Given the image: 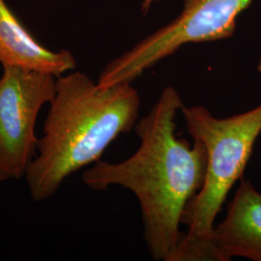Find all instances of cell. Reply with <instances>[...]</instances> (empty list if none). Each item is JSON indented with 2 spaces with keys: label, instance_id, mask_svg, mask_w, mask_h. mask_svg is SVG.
Returning <instances> with one entry per match:
<instances>
[{
  "label": "cell",
  "instance_id": "cell-1",
  "mask_svg": "<svg viewBox=\"0 0 261 261\" xmlns=\"http://www.w3.org/2000/svg\"><path fill=\"white\" fill-rule=\"evenodd\" d=\"M183 107L177 90L167 86L135 126L138 150L120 163L100 160L83 173V182L92 190L120 186L136 196L147 250L155 260L175 259L185 235L180 230L182 217L205 179L204 144L194 140L192 145L175 134Z\"/></svg>",
  "mask_w": 261,
  "mask_h": 261
},
{
  "label": "cell",
  "instance_id": "cell-2",
  "mask_svg": "<svg viewBox=\"0 0 261 261\" xmlns=\"http://www.w3.org/2000/svg\"><path fill=\"white\" fill-rule=\"evenodd\" d=\"M37 154L25 174L30 197L45 201L67 178L100 161L122 134L135 129L140 97L132 84L102 87L82 72L56 77Z\"/></svg>",
  "mask_w": 261,
  "mask_h": 261
},
{
  "label": "cell",
  "instance_id": "cell-3",
  "mask_svg": "<svg viewBox=\"0 0 261 261\" xmlns=\"http://www.w3.org/2000/svg\"><path fill=\"white\" fill-rule=\"evenodd\" d=\"M181 112L190 136L205 146L207 168L203 186L182 217L188 231L174 261H218L212 242L215 220L234 184L242 179L261 134V105L224 118L203 106L183 107Z\"/></svg>",
  "mask_w": 261,
  "mask_h": 261
},
{
  "label": "cell",
  "instance_id": "cell-4",
  "mask_svg": "<svg viewBox=\"0 0 261 261\" xmlns=\"http://www.w3.org/2000/svg\"><path fill=\"white\" fill-rule=\"evenodd\" d=\"M252 3V0H183V9L175 19L111 61L97 84L102 87L133 84L186 44L232 37L237 18Z\"/></svg>",
  "mask_w": 261,
  "mask_h": 261
},
{
  "label": "cell",
  "instance_id": "cell-5",
  "mask_svg": "<svg viewBox=\"0 0 261 261\" xmlns=\"http://www.w3.org/2000/svg\"><path fill=\"white\" fill-rule=\"evenodd\" d=\"M56 76L3 67L0 77V182L25 177L37 154L35 126L56 94Z\"/></svg>",
  "mask_w": 261,
  "mask_h": 261
},
{
  "label": "cell",
  "instance_id": "cell-6",
  "mask_svg": "<svg viewBox=\"0 0 261 261\" xmlns=\"http://www.w3.org/2000/svg\"><path fill=\"white\" fill-rule=\"evenodd\" d=\"M212 242L218 261L246 257L261 261V194L241 179L224 221L214 227Z\"/></svg>",
  "mask_w": 261,
  "mask_h": 261
},
{
  "label": "cell",
  "instance_id": "cell-7",
  "mask_svg": "<svg viewBox=\"0 0 261 261\" xmlns=\"http://www.w3.org/2000/svg\"><path fill=\"white\" fill-rule=\"evenodd\" d=\"M0 63L60 76L75 70L76 61L67 49L51 50L40 44L0 0Z\"/></svg>",
  "mask_w": 261,
  "mask_h": 261
},
{
  "label": "cell",
  "instance_id": "cell-8",
  "mask_svg": "<svg viewBox=\"0 0 261 261\" xmlns=\"http://www.w3.org/2000/svg\"><path fill=\"white\" fill-rule=\"evenodd\" d=\"M155 1H159V0H144V1H143V4H144V6H146V7H150V6L152 5V3L155 2Z\"/></svg>",
  "mask_w": 261,
  "mask_h": 261
},
{
  "label": "cell",
  "instance_id": "cell-9",
  "mask_svg": "<svg viewBox=\"0 0 261 261\" xmlns=\"http://www.w3.org/2000/svg\"><path fill=\"white\" fill-rule=\"evenodd\" d=\"M257 71L261 74V57L260 59H259V62H258V64H257Z\"/></svg>",
  "mask_w": 261,
  "mask_h": 261
}]
</instances>
